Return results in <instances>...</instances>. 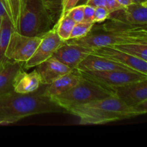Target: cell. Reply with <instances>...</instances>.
<instances>
[{"label":"cell","instance_id":"1","mask_svg":"<svg viewBox=\"0 0 147 147\" xmlns=\"http://www.w3.org/2000/svg\"><path fill=\"white\" fill-rule=\"evenodd\" d=\"M44 85L37 91H11L0 96V125L14 123L25 117L47 113H67L52 98L43 94Z\"/></svg>","mask_w":147,"mask_h":147},{"label":"cell","instance_id":"2","mask_svg":"<svg viewBox=\"0 0 147 147\" xmlns=\"http://www.w3.org/2000/svg\"><path fill=\"white\" fill-rule=\"evenodd\" d=\"M63 10V0H23L18 32L42 37L56 27Z\"/></svg>","mask_w":147,"mask_h":147},{"label":"cell","instance_id":"3","mask_svg":"<svg viewBox=\"0 0 147 147\" xmlns=\"http://www.w3.org/2000/svg\"><path fill=\"white\" fill-rule=\"evenodd\" d=\"M67 111L78 116L82 125L104 124L137 116L134 108L116 96L73 106Z\"/></svg>","mask_w":147,"mask_h":147},{"label":"cell","instance_id":"4","mask_svg":"<svg viewBox=\"0 0 147 147\" xmlns=\"http://www.w3.org/2000/svg\"><path fill=\"white\" fill-rule=\"evenodd\" d=\"M114 96L116 93L113 88L81 76L80 82L76 86L52 99L67 111L73 106Z\"/></svg>","mask_w":147,"mask_h":147},{"label":"cell","instance_id":"5","mask_svg":"<svg viewBox=\"0 0 147 147\" xmlns=\"http://www.w3.org/2000/svg\"><path fill=\"white\" fill-rule=\"evenodd\" d=\"M42 37H30L13 31L6 51V57L11 61L24 63L30 60L41 42Z\"/></svg>","mask_w":147,"mask_h":147},{"label":"cell","instance_id":"6","mask_svg":"<svg viewBox=\"0 0 147 147\" xmlns=\"http://www.w3.org/2000/svg\"><path fill=\"white\" fill-rule=\"evenodd\" d=\"M83 77L110 88L120 87L147 78L146 75L136 70H111L103 72H80Z\"/></svg>","mask_w":147,"mask_h":147},{"label":"cell","instance_id":"7","mask_svg":"<svg viewBox=\"0 0 147 147\" xmlns=\"http://www.w3.org/2000/svg\"><path fill=\"white\" fill-rule=\"evenodd\" d=\"M65 42L58 35L56 27L42 37L41 42L30 60L23 64L24 69L32 68L53 55L56 50Z\"/></svg>","mask_w":147,"mask_h":147},{"label":"cell","instance_id":"8","mask_svg":"<svg viewBox=\"0 0 147 147\" xmlns=\"http://www.w3.org/2000/svg\"><path fill=\"white\" fill-rule=\"evenodd\" d=\"M108 20L123 24L139 27H147V6L132 4L111 12Z\"/></svg>","mask_w":147,"mask_h":147},{"label":"cell","instance_id":"9","mask_svg":"<svg viewBox=\"0 0 147 147\" xmlns=\"http://www.w3.org/2000/svg\"><path fill=\"white\" fill-rule=\"evenodd\" d=\"M94 50L92 48L79 45L65 42L57 49L52 57H55L73 70L77 69L78 65Z\"/></svg>","mask_w":147,"mask_h":147},{"label":"cell","instance_id":"10","mask_svg":"<svg viewBox=\"0 0 147 147\" xmlns=\"http://www.w3.org/2000/svg\"><path fill=\"white\" fill-rule=\"evenodd\" d=\"M93 53L116 60L124 65L147 76V61L113 47H103L93 49Z\"/></svg>","mask_w":147,"mask_h":147},{"label":"cell","instance_id":"11","mask_svg":"<svg viewBox=\"0 0 147 147\" xmlns=\"http://www.w3.org/2000/svg\"><path fill=\"white\" fill-rule=\"evenodd\" d=\"M80 72H103L111 70H134L116 60L93 53L86 57L78 66Z\"/></svg>","mask_w":147,"mask_h":147},{"label":"cell","instance_id":"12","mask_svg":"<svg viewBox=\"0 0 147 147\" xmlns=\"http://www.w3.org/2000/svg\"><path fill=\"white\" fill-rule=\"evenodd\" d=\"M113 88L116 96L130 107L134 108L147 100V78L126 86Z\"/></svg>","mask_w":147,"mask_h":147},{"label":"cell","instance_id":"13","mask_svg":"<svg viewBox=\"0 0 147 147\" xmlns=\"http://www.w3.org/2000/svg\"><path fill=\"white\" fill-rule=\"evenodd\" d=\"M36 70L40 74L42 83L45 86L50 84L57 78L73 70L53 57L36 66Z\"/></svg>","mask_w":147,"mask_h":147},{"label":"cell","instance_id":"14","mask_svg":"<svg viewBox=\"0 0 147 147\" xmlns=\"http://www.w3.org/2000/svg\"><path fill=\"white\" fill-rule=\"evenodd\" d=\"M81 76L78 70H73L43 87V94L50 98L59 96L76 86L80 82Z\"/></svg>","mask_w":147,"mask_h":147},{"label":"cell","instance_id":"15","mask_svg":"<svg viewBox=\"0 0 147 147\" xmlns=\"http://www.w3.org/2000/svg\"><path fill=\"white\" fill-rule=\"evenodd\" d=\"M40 74L37 70L27 73L22 67L14 80L13 88L16 93H30L37 91L42 86Z\"/></svg>","mask_w":147,"mask_h":147},{"label":"cell","instance_id":"16","mask_svg":"<svg viewBox=\"0 0 147 147\" xmlns=\"http://www.w3.org/2000/svg\"><path fill=\"white\" fill-rule=\"evenodd\" d=\"M24 63L9 60L0 69V96L14 91V80Z\"/></svg>","mask_w":147,"mask_h":147},{"label":"cell","instance_id":"17","mask_svg":"<svg viewBox=\"0 0 147 147\" xmlns=\"http://www.w3.org/2000/svg\"><path fill=\"white\" fill-rule=\"evenodd\" d=\"M14 30L9 18L7 14H5L3 17L0 30V69L9 60L6 57V51L9 42L11 34Z\"/></svg>","mask_w":147,"mask_h":147},{"label":"cell","instance_id":"18","mask_svg":"<svg viewBox=\"0 0 147 147\" xmlns=\"http://www.w3.org/2000/svg\"><path fill=\"white\" fill-rule=\"evenodd\" d=\"M14 31H19L23 0H1Z\"/></svg>","mask_w":147,"mask_h":147},{"label":"cell","instance_id":"19","mask_svg":"<svg viewBox=\"0 0 147 147\" xmlns=\"http://www.w3.org/2000/svg\"><path fill=\"white\" fill-rule=\"evenodd\" d=\"M76 23V22L67 14H65L60 18L56 26V30L62 40L66 41L70 39V34Z\"/></svg>","mask_w":147,"mask_h":147},{"label":"cell","instance_id":"20","mask_svg":"<svg viewBox=\"0 0 147 147\" xmlns=\"http://www.w3.org/2000/svg\"><path fill=\"white\" fill-rule=\"evenodd\" d=\"M113 47L121 51L126 52L133 55L137 56L147 61V44L145 43H133L115 45Z\"/></svg>","mask_w":147,"mask_h":147},{"label":"cell","instance_id":"21","mask_svg":"<svg viewBox=\"0 0 147 147\" xmlns=\"http://www.w3.org/2000/svg\"><path fill=\"white\" fill-rule=\"evenodd\" d=\"M93 25L94 23L85 22L76 23L71 32L69 40H76V39H80L86 37L91 31Z\"/></svg>","mask_w":147,"mask_h":147},{"label":"cell","instance_id":"22","mask_svg":"<svg viewBox=\"0 0 147 147\" xmlns=\"http://www.w3.org/2000/svg\"><path fill=\"white\" fill-rule=\"evenodd\" d=\"M65 14H67V16H69L76 23L81 22L84 19V5L76 6V7H73L68 11H66Z\"/></svg>","mask_w":147,"mask_h":147},{"label":"cell","instance_id":"23","mask_svg":"<svg viewBox=\"0 0 147 147\" xmlns=\"http://www.w3.org/2000/svg\"><path fill=\"white\" fill-rule=\"evenodd\" d=\"M110 14L109 10L105 7H98L95 8L94 23L104 22L108 20Z\"/></svg>","mask_w":147,"mask_h":147},{"label":"cell","instance_id":"24","mask_svg":"<svg viewBox=\"0 0 147 147\" xmlns=\"http://www.w3.org/2000/svg\"><path fill=\"white\" fill-rule=\"evenodd\" d=\"M94 7H91V6L87 5V4L84 5V19H83V22H85L94 23Z\"/></svg>","mask_w":147,"mask_h":147},{"label":"cell","instance_id":"25","mask_svg":"<svg viewBox=\"0 0 147 147\" xmlns=\"http://www.w3.org/2000/svg\"><path fill=\"white\" fill-rule=\"evenodd\" d=\"M104 3L105 7L110 13L123 8V7L116 0H104Z\"/></svg>","mask_w":147,"mask_h":147},{"label":"cell","instance_id":"26","mask_svg":"<svg viewBox=\"0 0 147 147\" xmlns=\"http://www.w3.org/2000/svg\"><path fill=\"white\" fill-rule=\"evenodd\" d=\"M78 1L79 0H63V10L62 17L65 14L66 11H68L69 9H70L73 8V7H76V6L77 5Z\"/></svg>","mask_w":147,"mask_h":147},{"label":"cell","instance_id":"27","mask_svg":"<svg viewBox=\"0 0 147 147\" xmlns=\"http://www.w3.org/2000/svg\"><path fill=\"white\" fill-rule=\"evenodd\" d=\"M134 109L136 111L137 116L147 113V100L136 105L134 107Z\"/></svg>","mask_w":147,"mask_h":147},{"label":"cell","instance_id":"28","mask_svg":"<svg viewBox=\"0 0 147 147\" xmlns=\"http://www.w3.org/2000/svg\"><path fill=\"white\" fill-rule=\"evenodd\" d=\"M87 5L96 8L98 7H105L104 0H89L87 2Z\"/></svg>","mask_w":147,"mask_h":147},{"label":"cell","instance_id":"29","mask_svg":"<svg viewBox=\"0 0 147 147\" xmlns=\"http://www.w3.org/2000/svg\"><path fill=\"white\" fill-rule=\"evenodd\" d=\"M5 14H7L5 7H4V4H3L2 1L0 0V17H3Z\"/></svg>","mask_w":147,"mask_h":147},{"label":"cell","instance_id":"30","mask_svg":"<svg viewBox=\"0 0 147 147\" xmlns=\"http://www.w3.org/2000/svg\"><path fill=\"white\" fill-rule=\"evenodd\" d=\"M123 7H126V6H129V4H132L131 0H116Z\"/></svg>","mask_w":147,"mask_h":147},{"label":"cell","instance_id":"31","mask_svg":"<svg viewBox=\"0 0 147 147\" xmlns=\"http://www.w3.org/2000/svg\"><path fill=\"white\" fill-rule=\"evenodd\" d=\"M144 37H147V27H141V39ZM139 41V43H140Z\"/></svg>","mask_w":147,"mask_h":147},{"label":"cell","instance_id":"32","mask_svg":"<svg viewBox=\"0 0 147 147\" xmlns=\"http://www.w3.org/2000/svg\"><path fill=\"white\" fill-rule=\"evenodd\" d=\"M89 0H79L78 2L77 5L76 6H78V5H86L87 4V2Z\"/></svg>","mask_w":147,"mask_h":147},{"label":"cell","instance_id":"33","mask_svg":"<svg viewBox=\"0 0 147 147\" xmlns=\"http://www.w3.org/2000/svg\"><path fill=\"white\" fill-rule=\"evenodd\" d=\"M147 0H131L132 3H134V4H143Z\"/></svg>","mask_w":147,"mask_h":147},{"label":"cell","instance_id":"34","mask_svg":"<svg viewBox=\"0 0 147 147\" xmlns=\"http://www.w3.org/2000/svg\"><path fill=\"white\" fill-rule=\"evenodd\" d=\"M2 19H3V17H0V30H1V22H2Z\"/></svg>","mask_w":147,"mask_h":147},{"label":"cell","instance_id":"35","mask_svg":"<svg viewBox=\"0 0 147 147\" xmlns=\"http://www.w3.org/2000/svg\"><path fill=\"white\" fill-rule=\"evenodd\" d=\"M143 4H144V5H146L147 6V1H146V2H144V3H143Z\"/></svg>","mask_w":147,"mask_h":147}]
</instances>
